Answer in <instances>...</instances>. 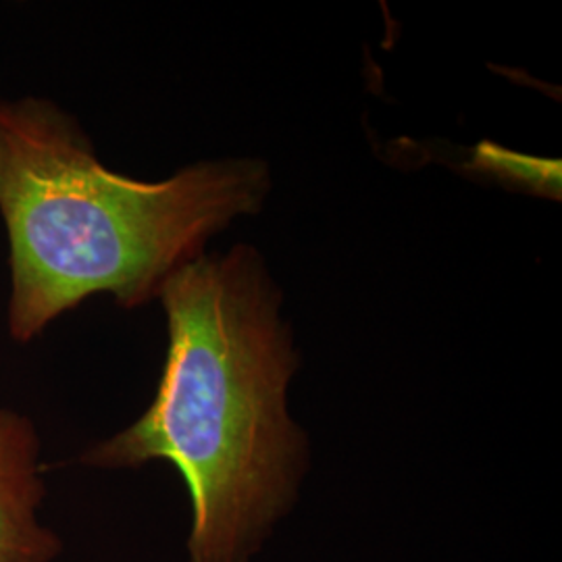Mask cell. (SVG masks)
<instances>
[{"label": "cell", "instance_id": "6da1fadb", "mask_svg": "<svg viewBox=\"0 0 562 562\" xmlns=\"http://www.w3.org/2000/svg\"><path fill=\"white\" fill-rule=\"evenodd\" d=\"M169 346L155 401L80 457L94 469L173 464L190 496L188 562H252L301 496L311 448L290 417L299 369L261 255H201L162 285Z\"/></svg>", "mask_w": 562, "mask_h": 562}, {"label": "cell", "instance_id": "7a4b0ae2", "mask_svg": "<svg viewBox=\"0 0 562 562\" xmlns=\"http://www.w3.org/2000/svg\"><path fill=\"white\" fill-rule=\"evenodd\" d=\"M257 159L201 161L161 181L111 171L78 120L41 97L0 99V217L9 238V336L30 344L81 302L161 296L183 265L261 209Z\"/></svg>", "mask_w": 562, "mask_h": 562}, {"label": "cell", "instance_id": "3957f363", "mask_svg": "<svg viewBox=\"0 0 562 562\" xmlns=\"http://www.w3.org/2000/svg\"><path fill=\"white\" fill-rule=\"evenodd\" d=\"M44 498L41 431L0 406V562H57L63 540L42 521Z\"/></svg>", "mask_w": 562, "mask_h": 562}, {"label": "cell", "instance_id": "277c9868", "mask_svg": "<svg viewBox=\"0 0 562 562\" xmlns=\"http://www.w3.org/2000/svg\"><path fill=\"white\" fill-rule=\"evenodd\" d=\"M471 169L517 183L536 194L559 196L561 190V162L522 157L492 142L477 146Z\"/></svg>", "mask_w": 562, "mask_h": 562}]
</instances>
